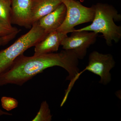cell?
<instances>
[{"instance_id":"obj_7","label":"cell","mask_w":121,"mask_h":121,"mask_svg":"<svg viewBox=\"0 0 121 121\" xmlns=\"http://www.w3.org/2000/svg\"><path fill=\"white\" fill-rule=\"evenodd\" d=\"M33 0H11V22L27 29H30Z\"/></svg>"},{"instance_id":"obj_4","label":"cell","mask_w":121,"mask_h":121,"mask_svg":"<svg viewBox=\"0 0 121 121\" xmlns=\"http://www.w3.org/2000/svg\"><path fill=\"white\" fill-rule=\"evenodd\" d=\"M115 63L114 58L111 54H102L97 51L91 52L89 55L88 65L70 81L65 93L69 94L75 83L86 71L99 76L100 78L99 83L104 85H107L112 80L110 71L114 67Z\"/></svg>"},{"instance_id":"obj_15","label":"cell","mask_w":121,"mask_h":121,"mask_svg":"<svg viewBox=\"0 0 121 121\" xmlns=\"http://www.w3.org/2000/svg\"><path fill=\"white\" fill-rule=\"evenodd\" d=\"M19 32H17L5 36L0 37V46H4L16 37Z\"/></svg>"},{"instance_id":"obj_9","label":"cell","mask_w":121,"mask_h":121,"mask_svg":"<svg viewBox=\"0 0 121 121\" xmlns=\"http://www.w3.org/2000/svg\"><path fill=\"white\" fill-rule=\"evenodd\" d=\"M67 34L57 30L48 33L43 40L35 46L34 55L57 52L61 42L67 36Z\"/></svg>"},{"instance_id":"obj_10","label":"cell","mask_w":121,"mask_h":121,"mask_svg":"<svg viewBox=\"0 0 121 121\" xmlns=\"http://www.w3.org/2000/svg\"><path fill=\"white\" fill-rule=\"evenodd\" d=\"M62 3L60 0H33L31 10L32 25L54 11Z\"/></svg>"},{"instance_id":"obj_11","label":"cell","mask_w":121,"mask_h":121,"mask_svg":"<svg viewBox=\"0 0 121 121\" xmlns=\"http://www.w3.org/2000/svg\"><path fill=\"white\" fill-rule=\"evenodd\" d=\"M11 0H0V23L8 28L13 27L11 22Z\"/></svg>"},{"instance_id":"obj_3","label":"cell","mask_w":121,"mask_h":121,"mask_svg":"<svg viewBox=\"0 0 121 121\" xmlns=\"http://www.w3.org/2000/svg\"><path fill=\"white\" fill-rule=\"evenodd\" d=\"M48 34L37 22L32 25L30 30L18 38L12 45L0 51V75L10 67L13 61L28 48L35 47Z\"/></svg>"},{"instance_id":"obj_2","label":"cell","mask_w":121,"mask_h":121,"mask_svg":"<svg viewBox=\"0 0 121 121\" xmlns=\"http://www.w3.org/2000/svg\"><path fill=\"white\" fill-rule=\"evenodd\" d=\"M95 15L92 23L77 31H87L101 33L108 46H112L113 41L118 43L121 39V26L115 22L121 20V15L111 5L98 3L93 5Z\"/></svg>"},{"instance_id":"obj_14","label":"cell","mask_w":121,"mask_h":121,"mask_svg":"<svg viewBox=\"0 0 121 121\" xmlns=\"http://www.w3.org/2000/svg\"><path fill=\"white\" fill-rule=\"evenodd\" d=\"M21 30L16 27L11 28H8L0 23V37L5 36L20 31Z\"/></svg>"},{"instance_id":"obj_1","label":"cell","mask_w":121,"mask_h":121,"mask_svg":"<svg viewBox=\"0 0 121 121\" xmlns=\"http://www.w3.org/2000/svg\"><path fill=\"white\" fill-rule=\"evenodd\" d=\"M79 59L71 50L27 56L21 54L10 67L0 75V86L8 84L22 86L35 76L49 68L59 66L66 70V80H71L79 72Z\"/></svg>"},{"instance_id":"obj_17","label":"cell","mask_w":121,"mask_h":121,"mask_svg":"<svg viewBox=\"0 0 121 121\" xmlns=\"http://www.w3.org/2000/svg\"></svg>"},{"instance_id":"obj_6","label":"cell","mask_w":121,"mask_h":121,"mask_svg":"<svg viewBox=\"0 0 121 121\" xmlns=\"http://www.w3.org/2000/svg\"><path fill=\"white\" fill-rule=\"evenodd\" d=\"M63 40L60 45L63 50L73 51L79 59H83L86 55L87 49L95 43L98 33L87 31H77L75 29Z\"/></svg>"},{"instance_id":"obj_13","label":"cell","mask_w":121,"mask_h":121,"mask_svg":"<svg viewBox=\"0 0 121 121\" xmlns=\"http://www.w3.org/2000/svg\"><path fill=\"white\" fill-rule=\"evenodd\" d=\"M1 101L2 108L7 111L15 109L18 106V101L13 98L4 96L1 98Z\"/></svg>"},{"instance_id":"obj_8","label":"cell","mask_w":121,"mask_h":121,"mask_svg":"<svg viewBox=\"0 0 121 121\" xmlns=\"http://www.w3.org/2000/svg\"><path fill=\"white\" fill-rule=\"evenodd\" d=\"M66 15V8L62 2L55 9L39 20V25L47 34L55 31L62 24Z\"/></svg>"},{"instance_id":"obj_16","label":"cell","mask_w":121,"mask_h":121,"mask_svg":"<svg viewBox=\"0 0 121 121\" xmlns=\"http://www.w3.org/2000/svg\"><path fill=\"white\" fill-rule=\"evenodd\" d=\"M12 115V114L10 113L3 111L0 108V117L2 115Z\"/></svg>"},{"instance_id":"obj_5","label":"cell","mask_w":121,"mask_h":121,"mask_svg":"<svg viewBox=\"0 0 121 121\" xmlns=\"http://www.w3.org/2000/svg\"><path fill=\"white\" fill-rule=\"evenodd\" d=\"M66 8L64 22L56 30L68 34L74 30L76 26L92 22L95 15L94 5L87 7L75 0H60Z\"/></svg>"},{"instance_id":"obj_12","label":"cell","mask_w":121,"mask_h":121,"mask_svg":"<svg viewBox=\"0 0 121 121\" xmlns=\"http://www.w3.org/2000/svg\"><path fill=\"white\" fill-rule=\"evenodd\" d=\"M52 117L49 105L47 101H44L41 103L39 112L32 121H51Z\"/></svg>"}]
</instances>
